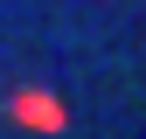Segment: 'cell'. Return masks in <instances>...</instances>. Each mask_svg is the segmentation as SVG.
Segmentation results:
<instances>
[{"label": "cell", "instance_id": "6da1fadb", "mask_svg": "<svg viewBox=\"0 0 146 139\" xmlns=\"http://www.w3.org/2000/svg\"><path fill=\"white\" fill-rule=\"evenodd\" d=\"M7 118L28 125V132H63V125H70V111H63L56 91H14V97H7Z\"/></svg>", "mask_w": 146, "mask_h": 139}]
</instances>
